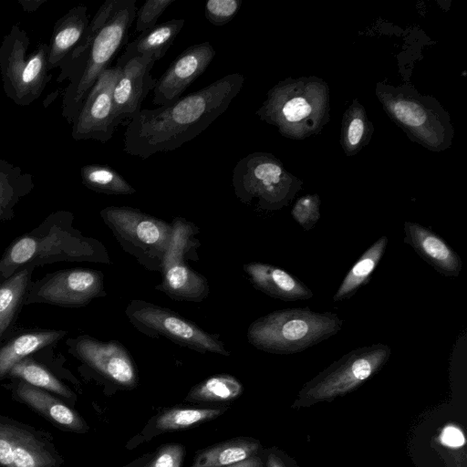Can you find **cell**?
<instances>
[{"instance_id": "cell-29", "label": "cell", "mask_w": 467, "mask_h": 467, "mask_svg": "<svg viewBox=\"0 0 467 467\" xmlns=\"http://www.w3.org/2000/svg\"><path fill=\"white\" fill-rule=\"evenodd\" d=\"M7 376L67 399L73 396L71 390L34 354L16 363Z\"/></svg>"}, {"instance_id": "cell-37", "label": "cell", "mask_w": 467, "mask_h": 467, "mask_svg": "<svg viewBox=\"0 0 467 467\" xmlns=\"http://www.w3.org/2000/svg\"><path fill=\"white\" fill-rule=\"evenodd\" d=\"M182 455L181 444H169L159 451L149 467H181Z\"/></svg>"}, {"instance_id": "cell-27", "label": "cell", "mask_w": 467, "mask_h": 467, "mask_svg": "<svg viewBox=\"0 0 467 467\" xmlns=\"http://www.w3.org/2000/svg\"><path fill=\"white\" fill-rule=\"evenodd\" d=\"M388 245V237L381 236L374 242L349 269L333 296L334 302H340L353 296L367 285L380 262Z\"/></svg>"}, {"instance_id": "cell-15", "label": "cell", "mask_w": 467, "mask_h": 467, "mask_svg": "<svg viewBox=\"0 0 467 467\" xmlns=\"http://www.w3.org/2000/svg\"><path fill=\"white\" fill-rule=\"evenodd\" d=\"M68 352L109 380L133 387L137 370L128 349L117 340L101 341L88 335H79L66 342Z\"/></svg>"}, {"instance_id": "cell-13", "label": "cell", "mask_w": 467, "mask_h": 467, "mask_svg": "<svg viewBox=\"0 0 467 467\" xmlns=\"http://www.w3.org/2000/svg\"><path fill=\"white\" fill-rule=\"evenodd\" d=\"M105 294L102 272L89 268L62 269L33 281L26 305L80 307Z\"/></svg>"}, {"instance_id": "cell-40", "label": "cell", "mask_w": 467, "mask_h": 467, "mask_svg": "<svg viewBox=\"0 0 467 467\" xmlns=\"http://www.w3.org/2000/svg\"><path fill=\"white\" fill-rule=\"evenodd\" d=\"M47 0H17L21 8L26 13L36 11Z\"/></svg>"}, {"instance_id": "cell-3", "label": "cell", "mask_w": 467, "mask_h": 467, "mask_svg": "<svg viewBox=\"0 0 467 467\" xmlns=\"http://www.w3.org/2000/svg\"><path fill=\"white\" fill-rule=\"evenodd\" d=\"M74 215L59 210L13 240L0 258V283L25 266L57 262L104 261L102 245L73 226Z\"/></svg>"}, {"instance_id": "cell-21", "label": "cell", "mask_w": 467, "mask_h": 467, "mask_svg": "<svg viewBox=\"0 0 467 467\" xmlns=\"http://www.w3.org/2000/svg\"><path fill=\"white\" fill-rule=\"evenodd\" d=\"M67 331L47 328H16L0 343V379L6 377L11 368L23 358L54 347Z\"/></svg>"}, {"instance_id": "cell-5", "label": "cell", "mask_w": 467, "mask_h": 467, "mask_svg": "<svg viewBox=\"0 0 467 467\" xmlns=\"http://www.w3.org/2000/svg\"><path fill=\"white\" fill-rule=\"evenodd\" d=\"M343 322L332 312L318 313L309 307L273 311L253 321L247 340L259 350L288 355L306 348L336 335Z\"/></svg>"}, {"instance_id": "cell-26", "label": "cell", "mask_w": 467, "mask_h": 467, "mask_svg": "<svg viewBox=\"0 0 467 467\" xmlns=\"http://www.w3.org/2000/svg\"><path fill=\"white\" fill-rule=\"evenodd\" d=\"M35 187L33 177L21 167L0 159V223L15 217V208Z\"/></svg>"}, {"instance_id": "cell-1", "label": "cell", "mask_w": 467, "mask_h": 467, "mask_svg": "<svg viewBox=\"0 0 467 467\" xmlns=\"http://www.w3.org/2000/svg\"><path fill=\"white\" fill-rule=\"evenodd\" d=\"M244 83L242 74L231 73L170 104L140 109L127 124L124 151L147 159L180 148L227 110Z\"/></svg>"}, {"instance_id": "cell-38", "label": "cell", "mask_w": 467, "mask_h": 467, "mask_svg": "<svg viewBox=\"0 0 467 467\" xmlns=\"http://www.w3.org/2000/svg\"><path fill=\"white\" fill-rule=\"evenodd\" d=\"M440 440L442 444L451 448H459L465 443L462 431L453 425H449L443 429Z\"/></svg>"}, {"instance_id": "cell-35", "label": "cell", "mask_w": 467, "mask_h": 467, "mask_svg": "<svg viewBox=\"0 0 467 467\" xmlns=\"http://www.w3.org/2000/svg\"><path fill=\"white\" fill-rule=\"evenodd\" d=\"M241 5V0H208L204 5V16L212 25L222 26L234 19Z\"/></svg>"}, {"instance_id": "cell-14", "label": "cell", "mask_w": 467, "mask_h": 467, "mask_svg": "<svg viewBox=\"0 0 467 467\" xmlns=\"http://www.w3.org/2000/svg\"><path fill=\"white\" fill-rule=\"evenodd\" d=\"M120 75L121 68L114 66L99 76L72 122L71 136L75 140H95L106 143L111 139L119 126L113 90Z\"/></svg>"}, {"instance_id": "cell-28", "label": "cell", "mask_w": 467, "mask_h": 467, "mask_svg": "<svg viewBox=\"0 0 467 467\" xmlns=\"http://www.w3.org/2000/svg\"><path fill=\"white\" fill-rule=\"evenodd\" d=\"M373 130L364 107L358 100H353L342 119L340 144L345 154L353 156L358 153L369 143Z\"/></svg>"}, {"instance_id": "cell-4", "label": "cell", "mask_w": 467, "mask_h": 467, "mask_svg": "<svg viewBox=\"0 0 467 467\" xmlns=\"http://www.w3.org/2000/svg\"><path fill=\"white\" fill-rule=\"evenodd\" d=\"M329 88L321 78L280 80L256 110L258 118L288 139L304 140L321 131L329 120Z\"/></svg>"}, {"instance_id": "cell-19", "label": "cell", "mask_w": 467, "mask_h": 467, "mask_svg": "<svg viewBox=\"0 0 467 467\" xmlns=\"http://www.w3.org/2000/svg\"><path fill=\"white\" fill-rule=\"evenodd\" d=\"M404 242L437 272L445 276L460 275L462 259L441 236L412 222L404 223Z\"/></svg>"}, {"instance_id": "cell-34", "label": "cell", "mask_w": 467, "mask_h": 467, "mask_svg": "<svg viewBox=\"0 0 467 467\" xmlns=\"http://www.w3.org/2000/svg\"><path fill=\"white\" fill-rule=\"evenodd\" d=\"M320 205L317 194L304 195L294 204L291 215L305 231H310L320 219Z\"/></svg>"}, {"instance_id": "cell-33", "label": "cell", "mask_w": 467, "mask_h": 467, "mask_svg": "<svg viewBox=\"0 0 467 467\" xmlns=\"http://www.w3.org/2000/svg\"><path fill=\"white\" fill-rule=\"evenodd\" d=\"M223 410L220 409H172L161 414L156 421L161 431H175L191 427L219 416Z\"/></svg>"}, {"instance_id": "cell-7", "label": "cell", "mask_w": 467, "mask_h": 467, "mask_svg": "<svg viewBox=\"0 0 467 467\" xmlns=\"http://www.w3.org/2000/svg\"><path fill=\"white\" fill-rule=\"evenodd\" d=\"M30 39L18 25L12 26L0 46V74L7 98L18 106H28L43 93L51 80L47 66L48 45L40 42L28 53Z\"/></svg>"}, {"instance_id": "cell-12", "label": "cell", "mask_w": 467, "mask_h": 467, "mask_svg": "<svg viewBox=\"0 0 467 467\" xmlns=\"http://www.w3.org/2000/svg\"><path fill=\"white\" fill-rule=\"evenodd\" d=\"M171 226V241L161 269L162 280L156 289L177 301L199 303L210 293L208 280L184 263V257L193 248V235L200 230L182 217H175Z\"/></svg>"}, {"instance_id": "cell-20", "label": "cell", "mask_w": 467, "mask_h": 467, "mask_svg": "<svg viewBox=\"0 0 467 467\" xmlns=\"http://www.w3.org/2000/svg\"><path fill=\"white\" fill-rule=\"evenodd\" d=\"M243 269L252 285L271 297L296 301L309 299L314 296L301 280L275 265L251 262L244 265Z\"/></svg>"}, {"instance_id": "cell-18", "label": "cell", "mask_w": 467, "mask_h": 467, "mask_svg": "<svg viewBox=\"0 0 467 467\" xmlns=\"http://www.w3.org/2000/svg\"><path fill=\"white\" fill-rule=\"evenodd\" d=\"M155 62L151 57L143 56L115 65L121 68V75L113 90L115 116L119 125L128 124L140 111L144 99L154 88L156 79L151 75V69Z\"/></svg>"}, {"instance_id": "cell-24", "label": "cell", "mask_w": 467, "mask_h": 467, "mask_svg": "<svg viewBox=\"0 0 467 467\" xmlns=\"http://www.w3.org/2000/svg\"><path fill=\"white\" fill-rule=\"evenodd\" d=\"M35 269V266H25L0 283V343L16 329Z\"/></svg>"}, {"instance_id": "cell-36", "label": "cell", "mask_w": 467, "mask_h": 467, "mask_svg": "<svg viewBox=\"0 0 467 467\" xmlns=\"http://www.w3.org/2000/svg\"><path fill=\"white\" fill-rule=\"evenodd\" d=\"M174 0H147L136 12L135 29L142 33L157 25L159 17Z\"/></svg>"}, {"instance_id": "cell-39", "label": "cell", "mask_w": 467, "mask_h": 467, "mask_svg": "<svg viewBox=\"0 0 467 467\" xmlns=\"http://www.w3.org/2000/svg\"><path fill=\"white\" fill-rule=\"evenodd\" d=\"M225 467H263V462L261 458L254 454Z\"/></svg>"}, {"instance_id": "cell-32", "label": "cell", "mask_w": 467, "mask_h": 467, "mask_svg": "<svg viewBox=\"0 0 467 467\" xmlns=\"http://www.w3.org/2000/svg\"><path fill=\"white\" fill-rule=\"evenodd\" d=\"M243 391V385L234 377L227 374L206 379L192 389L188 400L193 401H229Z\"/></svg>"}, {"instance_id": "cell-11", "label": "cell", "mask_w": 467, "mask_h": 467, "mask_svg": "<svg viewBox=\"0 0 467 467\" xmlns=\"http://www.w3.org/2000/svg\"><path fill=\"white\" fill-rule=\"evenodd\" d=\"M391 350L378 343L355 348L319 374L304 389L307 401L334 399L352 391L381 369Z\"/></svg>"}, {"instance_id": "cell-30", "label": "cell", "mask_w": 467, "mask_h": 467, "mask_svg": "<svg viewBox=\"0 0 467 467\" xmlns=\"http://www.w3.org/2000/svg\"><path fill=\"white\" fill-rule=\"evenodd\" d=\"M260 445L256 441H226L197 454L191 467H225L254 455Z\"/></svg>"}, {"instance_id": "cell-22", "label": "cell", "mask_w": 467, "mask_h": 467, "mask_svg": "<svg viewBox=\"0 0 467 467\" xmlns=\"http://www.w3.org/2000/svg\"><path fill=\"white\" fill-rule=\"evenodd\" d=\"M89 24L88 7L69 9L54 25L47 53L48 69L58 67L82 40Z\"/></svg>"}, {"instance_id": "cell-31", "label": "cell", "mask_w": 467, "mask_h": 467, "mask_svg": "<svg viewBox=\"0 0 467 467\" xmlns=\"http://www.w3.org/2000/svg\"><path fill=\"white\" fill-rule=\"evenodd\" d=\"M80 177L82 183L96 192L109 195H129L136 192V189L109 165H84L80 169Z\"/></svg>"}, {"instance_id": "cell-23", "label": "cell", "mask_w": 467, "mask_h": 467, "mask_svg": "<svg viewBox=\"0 0 467 467\" xmlns=\"http://www.w3.org/2000/svg\"><path fill=\"white\" fill-rule=\"evenodd\" d=\"M15 394L50 421L73 431L86 429L82 419L61 400L49 394L48 391L36 388L25 381L14 379Z\"/></svg>"}, {"instance_id": "cell-2", "label": "cell", "mask_w": 467, "mask_h": 467, "mask_svg": "<svg viewBox=\"0 0 467 467\" xmlns=\"http://www.w3.org/2000/svg\"><path fill=\"white\" fill-rule=\"evenodd\" d=\"M136 12V0H106L78 46L58 67L57 82L69 80L62 100V116L69 124L99 76L127 44Z\"/></svg>"}, {"instance_id": "cell-10", "label": "cell", "mask_w": 467, "mask_h": 467, "mask_svg": "<svg viewBox=\"0 0 467 467\" xmlns=\"http://www.w3.org/2000/svg\"><path fill=\"white\" fill-rule=\"evenodd\" d=\"M125 313L133 327L144 335L164 337L201 353L230 355L218 336L205 332L195 323L168 308L134 299L130 302Z\"/></svg>"}, {"instance_id": "cell-6", "label": "cell", "mask_w": 467, "mask_h": 467, "mask_svg": "<svg viewBox=\"0 0 467 467\" xmlns=\"http://www.w3.org/2000/svg\"><path fill=\"white\" fill-rule=\"evenodd\" d=\"M376 95L389 119L410 140L434 152L451 147L454 130L450 115L434 98L410 86L383 82L377 84Z\"/></svg>"}, {"instance_id": "cell-41", "label": "cell", "mask_w": 467, "mask_h": 467, "mask_svg": "<svg viewBox=\"0 0 467 467\" xmlns=\"http://www.w3.org/2000/svg\"><path fill=\"white\" fill-rule=\"evenodd\" d=\"M267 467H285L283 462L280 461V459L271 453L268 455V458H267Z\"/></svg>"}, {"instance_id": "cell-17", "label": "cell", "mask_w": 467, "mask_h": 467, "mask_svg": "<svg viewBox=\"0 0 467 467\" xmlns=\"http://www.w3.org/2000/svg\"><path fill=\"white\" fill-rule=\"evenodd\" d=\"M214 57L215 50L209 41L184 49L156 79L152 104L163 106L180 99L188 87L204 73Z\"/></svg>"}, {"instance_id": "cell-16", "label": "cell", "mask_w": 467, "mask_h": 467, "mask_svg": "<svg viewBox=\"0 0 467 467\" xmlns=\"http://www.w3.org/2000/svg\"><path fill=\"white\" fill-rule=\"evenodd\" d=\"M36 431L0 419V466L58 467L62 460Z\"/></svg>"}, {"instance_id": "cell-8", "label": "cell", "mask_w": 467, "mask_h": 467, "mask_svg": "<svg viewBox=\"0 0 467 467\" xmlns=\"http://www.w3.org/2000/svg\"><path fill=\"white\" fill-rule=\"evenodd\" d=\"M232 182L235 196L263 211H276L289 204L302 181L288 172L269 152H253L234 166Z\"/></svg>"}, {"instance_id": "cell-9", "label": "cell", "mask_w": 467, "mask_h": 467, "mask_svg": "<svg viewBox=\"0 0 467 467\" xmlns=\"http://www.w3.org/2000/svg\"><path fill=\"white\" fill-rule=\"evenodd\" d=\"M99 213L124 251L148 270L161 272L171 241V224L127 206H108Z\"/></svg>"}, {"instance_id": "cell-25", "label": "cell", "mask_w": 467, "mask_h": 467, "mask_svg": "<svg viewBox=\"0 0 467 467\" xmlns=\"http://www.w3.org/2000/svg\"><path fill=\"white\" fill-rule=\"evenodd\" d=\"M184 24L182 18L171 19L140 33L132 42L126 44L125 51L118 58L117 64L143 56L151 57L155 61L160 60L165 56Z\"/></svg>"}]
</instances>
